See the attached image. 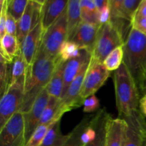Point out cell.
<instances>
[{"label":"cell","mask_w":146,"mask_h":146,"mask_svg":"<svg viewBox=\"0 0 146 146\" xmlns=\"http://www.w3.org/2000/svg\"><path fill=\"white\" fill-rule=\"evenodd\" d=\"M93 115L94 114L84 117L73 131L68 133V138L62 146H85L81 140V136L84 131L91 123Z\"/></svg>","instance_id":"25"},{"label":"cell","mask_w":146,"mask_h":146,"mask_svg":"<svg viewBox=\"0 0 146 146\" xmlns=\"http://www.w3.org/2000/svg\"><path fill=\"white\" fill-rule=\"evenodd\" d=\"M82 21L101 27L100 12L94 0H81Z\"/></svg>","instance_id":"24"},{"label":"cell","mask_w":146,"mask_h":146,"mask_svg":"<svg viewBox=\"0 0 146 146\" xmlns=\"http://www.w3.org/2000/svg\"><path fill=\"white\" fill-rule=\"evenodd\" d=\"M44 30L41 23L37 24L24 38L21 45V52L28 66L31 65L41 48Z\"/></svg>","instance_id":"12"},{"label":"cell","mask_w":146,"mask_h":146,"mask_svg":"<svg viewBox=\"0 0 146 146\" xmlns=\"http://www.w3.org/2000/svg\"><path fill=\"white\" fill-rule=\"evenodd\" d=\"M110 75L111 71L106 68L104 63L98 62L91 58L83 84L81 99L85 101L86 98L94 95L104 85Z\"/></svg>","instance_id":"8"},{"label":"cell","mask_w":146,"mask_h":146,"mask_svg":"<svg viewBox=\"0 0 146 146\" xmlns=\"http://www.w3.org/2000/svg\"><path fill=\"white\" fill-rule=\"evenodd\" d=\"M140 94H141V97L143 95L146 94V75L145 76V78H144L142 86H141V91H140Z\"/></svg>","instance_id":"42"},{"label":"cell","mask_w":146,"mask_h":146,"mask_svg":"<svg viewBox=\"0 0 146 146\" xmlns=\"http://www.w3.org/2000/svg\"><path fill=\"white\" fill-rule=\"evenodd\" d=\"M49 96L46 88L44 89L38 96L30 109L27 113H24L25 122V138L27 143L39 125L41 115L46 106Z\"/></svg>","instance_id":"11"},{"label":"cell","mask_w":146,"mask_h":146,"mask_svg":"<svg viewBox=\"0 0 146 146\" xmlns=\"http://www.w3.org/2000/svg\"><path fill=\"white\" fill-rule=\"evenodd\" d=\"M123 62V47H117L104 60V64L109 71H116Z\"/></svg>","instance_id":"27"},{"label":"cell","mask_w":146,"mask_h":146,"mask_svg":"<svg viewBox=\"0 0 146 146\" xmlns=\"http://www.w3.org/2000/svg\"><path fill=\"white\" fill-rule=\"evenodd\" d=\"M139 107L143 115L146 117V94L143 95L140 98Z\"/></svg>","instance_id":"41"},{"label":"cell","mask_w":146,"mask_h":146,"mask_svg":"<svg viewBox=\"0 0 146 146\" xmlns=\"http://www.w3.org/2000/svg\"><path fill=\"white\" fill-rule=\"evenodd\" d=\"M127 35L112 21L100 27L96 42L91 53V59L104 63L108 54L117 47L123 46Z\"/></svg>","instance_id":"4"},{"label":"cell","mask_w":146,"mask_h":146,"mask_svg":"<svg viewBox=\"0 0 146 146\" xmlns=\"http://www.w3.org/2000/svg\"><path fill=\"white\" fill-rule=\"evenodd\" d=\"M60 60L59 56L48 55L40 48L33 64L27 68L24 101L20 112L27 113L41 91L46 88Z\"/></svg>","instance_id":"1"},{"label":"cell","mask_w":146,"mask_h":146,"mask_svg":"<svg viewBox=\"0 0 146 146\" xmlns=\"http://www.w3.org/2000/svg\"><path fill=\"white\" fill-rule=\"evenodd\" d=\"M42 5L29 0L25 11L17 21V38L21 47L26 36L41 22Z\"/></svg>","instance_id":"10"},{"label":"cell","mask_w":146,"mask_h":146,"mask_svg":"<svg viewBox=\"0 0 146 146\" xmlns=\"http://www.w3.org/2000/svg\"><path fill=\"white\" fill-rule=\"evenodd\" d=\"M126 121L123 146H143L146 138V123L143 114Z\"/></svg>","instance_id":"13"},{"label":"cell","mask_w":146,"mask_h":146,"mask_svg":"<svg viewBox=\"0 0 146 146\" xmlns=\"http://www.w3.org/2000/svg\"><path fill=\"white\" fill-rule=\"evenodd\" d=\"M123 47V63L140 93L146 75V36L131 27Z\"/></svg>","instance_id":"3"},{"label":"cell","mask_w":146,"mask_h":146,"mask_svg":"<svg viewBox=\"0 0 146 146\" xmlns=\"http://www.w3.org/2000/svg\"><path fill=\"white\" fill-rule=\"evenodd\" d=\"M61 98L49 96L47 105L43 112L39 125L53 123L61 120L63 115L61 113Z\"/></svg>","instance_id":"22"},{"label":"cell","mask_w":146,"mask_h":146,"mask_svg":"<svg viewBox=\"0 0 146 146\" xmlns=\"http://www.w3.org/2000/svg\"><path fill=\"white\" fill-rule=\"evenodd\" d=\"M26 76L9 84L0 101V129L20 111L24 97Z\"/></svg>","instance_id":"5"},{"label":"cell","mask_w":146,"mask_h":146,"mask_svg":"<svg viewBox=\"0 0 146 146\" xmlns=\"http://www.w3.org/2000/svg\"><path fill=\"white\" fill-rule=\"evenodd\" d=\"M142 0H125L123 6L124 19L131 21Z\"/></svg>","instance_id":"32"},{"label":"cell","mask_w":146,"mask_h":146,"mask_svg":"<svg viewBox=\"0 0 146 146\" xmlns=\"http://www.w3.org/2000/svg\"><path fill=\"white\" fill-rule=\"evenodd\" d=\"M68 134L64 135L61 131V120L55 121L48 129L41 146H62Z\"/></svg>","instance_id":"23"},{"label":"cell","mask_w":146,"mask_h":146,"mask_svg":"<svg viewBox=\"0 0 146 146\" xmlns=\"http://www.w3.org/2000/svg\"><path fill=\"white\" fill-rule=\"evenodd\" d=\"M66 61L60 60L51 79L46 86V90L50 96L61 98L64 88V70Z\"/></svg>","instance_id":"20"},{"label":"cell","mask_w":146,"mask_h":146,"mask_svg":"<svg viewBox=\"0 0 146 146\" xmlns=\"http://www.w3.org/2000/svg\"><path fill=\"white\" fill-rule=\"evenodd\" d=\"M94 1L99 12L106 7H109V0H94Z\"/></svg>","instance_id":"39"},{"label":"cell","mask_w":146,"mask_h":146,"mask_svg":"<svg viewBox=\"0 0 146 146\" xmlns=\"http://www.w3.org/2000/svg\"><path fill=\"white\" fill-rule=\"evenodd\" d=\"M82 48L73 41H66L61 46L59 52V57L64 61H67L71 58L81 55Z\"/></svg>","instance_id":"28"},{"label":"cell","mask_w":146,"mask_h":146,"mask_svg":"<svg viewBox=\"0 0 146 146\" xmlns=\"http://www.w3.org/2000/svg\"><path fill=\"white\" fill-rule=\"evenodd\" d=\"M100 27L82 22L78 26L71 41L78 44L81 48H84L92 53L96 42Z\"/></svg>","instance_id":"15"},{"label":"cell","mask_w":146,"mask_h":146,"mask_svg":"<svg viewBox=\"0 0 146 146\" xmlns=\"http://www.w3.org/2000/svg\"><path fill=\"white\" fill-rule=\"evenodd\" d=\"M68 0H46L42 6L41 23L44 31L66 11Z\"/></svg>","instance_id":"16"},{"label":"cell","mask_w":146,"mask_h":146,"mask_svg":"<svg viewBox=\"0 0 146 146\" xmlns=\"http://www.w3.org/2000/svg\"><path fill=\"white\" fill-rule=\"evenodd\" d=\"M90 62L86 64L76 78L73 81L62 98H61V113L62 115L68 111L79 108L84 105V101L81 99V93L82 90L84 78Z\"/></svg>","instance_id":"9"},{"label":"cell","mask_w":146,"mask_h":146,"mask_svg":"<svg viewBox=\"0 0 146 146\" xmlns=\"http://www.w3.org/2000/svg\"><path fill=\"white\" fill-rule=\"evenodd\" d=\"M4 2H5V0H0V7H1V9L2 8L3 6H4Z\"/></svg>","instance_id":"44"},{"label":"cell","mask_w":146,"mask_h":146,"mask_svg":"<svg viewBox=\"0 0 146 146\" xmlns=\"http://www.w3.org/2000/svg\"><path fill=\"white\" fill-rule=\"evenodd\" d=\"M1 39V56L11 64L13 60L21 51L19 41L17 36L6 34Z\"/></svg>","instance_id":"21"},{"label":"cell","mask_w":146,"mask_h":146,"mask_svg":"<svg viewBox=\"0 0 146 146\" xmlns=\"http://www.w3.org/2000/svg\"><path fill=\"white\" fill-rule=\"evenodd\" d=\"M7 16V3L5 1L4 6L1 9V16H0V38L5 35L6 33V22Z\"/></svg>","instance_id":"37"},{"label":"cell","mask_w":146,"mask_h":146,"mask_svg":"<svg viewBox=\"0 0 146 146\" xmlns=\"http://www.w3.org/2000/svg\"><path fill=\"white\" fill-rule=\"evenodd\" d=\"M31 1H35V2L38 3V4H41V5H42V6H43V5H44V3H45L46 0H31Z\"/></svg>","instance_id":"43"},{"label":"cell","mask_w":146,"mask_h":146,"mask_svg":"<svg viewBox=\"0 0 146 146\" xmlns=\"http://www.w3.org/2000/svg\"><path fill=\"white\" fill-rule=\"evenodd\" d=\"M17 21L7 11V22H6V33L17 36Z\"/></svg>","instance_id":"36"},{"label":"cell","mask_w":146,"mask_h":146,"mask_svg":"<svg viewBox=\"0 0 146 146\" xmlns=\"http://www.w3.org/2000/svg\"><path fill=\"white\" fill-rule=\"evenodd\" d=\"M124 1L125 0H109V8L111 14V20L125 19L123 14Z\"/></svg>","instance_id":"33"},{"label":"cell","mask_w":146,"mask_h":146,"mask_svg":"<svg viewBox=\"0 0 146 146\" xmlns=\"http://www.w3.org/2000/svg\"><path fill=\"white\" fill-rule=\"evenodd\" d=\"M5 1H7V3H8V2H9V1H10V0H5Z\"/></svg>","instance_id":"46"},{"label":"cell","mask_w":146,"mask_h":146,"mask_svg":"<svg viewBox=\"0 0 146 146\" xmlns=\"http://www.w3.org/2000/svg\"><path fill=\"white\" fill-rule=\"evenodd\" d=\"M111 14L109 7H106L101 11H100V23H101V25L106 24L108 21H111Z\"/></svg>","instance_id":"38"},{"label":"cell","mask_w":146,"mask_h":146,"mask_svg":"<svg viewBox=\"0 0 146 146\" xmlns=\"http://www.w3.org/2000/svg\"><path fill=\"white\" fill-rule=\"evenodd\" d=\"M135 14L146 17V0H142Z\"/></svg>","instance_id":"40"},{"label":"cell","mask_w":146,"mask_h":146,"mask_svg":"<svg viewBox=\"0 0 146 146\" xmlns=\"http://www.w3.org/2000/svg\"><path fill=\"white\" fill-rule=\"evenodd\" d=\"M68 37L67 40L71 41L78 26L82 22L81 14V0H68L66 8Z\"/></svg>","instance_id":"18"},{"label":"cell","mask_w":146,"mask_h":146,"mask_svg":"<svg viewBox=\"0 0 146 146\" xmlns=\"http://www.w3.org/2000/svg\"><path fill=\"white\" fill-rule=\"evenodd\" d=\"M91 53L88 50L82 48L81 54L79 56L66 61L64 70V88L62 97L66 92L73 81L80 74L84 66L91 61Z\"/></svg>","instance_id":"14"},{"label":"cell","mask_w":146,"mask_h":146,"mask_svg":"<svg viewBox=\"0 0 146 146\" xmlns=\"http://www.w3.org/2000/svg\"><path fill=\"white\" fill-rule=\"evenodd\" d=\"M110 115L106 109H101L94 114V121L96 128V138L93 142L85 146H106V123Z\"/></svg>","instance_id":"19"},{"label":"cell","mask_w":146,"mask_h":146,"mask_svg":"<svg viewBox=\"0 0 146 146\" xmlns=\"http://www.w3.org/2000/svg\"><path fill=\"white\" fill-rule=\"evenodd\" d=\"M51 125L52 123L38 125V126L29 139L26 146H41Z\"/></svg>","instance_id":"31"},{"label":"cell","mask_w":146,"mask_h":146,"mask_svg":"<svg viewBox=\"0 0 146 146\" xmlns=\"http://www.w3.org/2000/svg\"><path fill=\"white\" fill-rule=\"evenodd\" d=\"M143 146H146V138L145 139V141H144L143 144Z\"/></svg>","instance_id":"45"},{"label":"cell","mask_w":146,"mask_h":146,"mask_svg":"<svg viewBox=\"0 0 146 146\" xmlns=\"http://www.w3.org/2000/svg\"><path fill=\"white\" fill-rule=\"evenodd\" d=\"M83 106H84V112L90 113L95 112L99 108L100 103L98 98L94 94L86 98Z\"/></svg>","instance_id":"35"},{"label":"cell","mask_w":146,"mask_h":146,"mask_svg":"<svg viewBox=\"0 0 146 146\" xmlns=\"http://www.w3.org/2000/svg\"><path fill=\"white\" fill-rule=\"evenodd\" d=\"M113 82L116 106L120 116L123 119H129L142 114L139 107L141 94L123 62L114 71Z\"/></svg>","instance_id":"2"},{"label":"cell","mask_w":146,"mask_h":146,"mask_svg":"<svg viewBox=\"0 0 146 146\" xmlns=\"http://www.w3.org/2000/svg\"><path fill=\"white\" fill-rule=\"evenodd\" d=\"M131 27L146 36V17L135 14L131 21Z\"/></svg>","instance_id":"34"},{"label":"cell","mask_w":146,"mask_h":146,"mask_svg":"<svg viewBox=\"0 0 146 146\" xmlns=\"http://www.w3.org/2000/svg\"><path fill=\"white\" fill-rule=\"evenodd\" d=\"M68 37L66 10L44 33L41 47L46 54L52 56H59L60 49Z\"/></svg>","instance_id":"6"},{"label":"cell","mask_w":146,"mask_h":146,"mask_svg":"<svg viewBox=\"0 0 146 146\" xmlns=\"http://www.w3.org/2000/svg\"><path fill=\"white\" fill-rule=\"evenodd\" d=\"M24 113H16L0 129V146H26Z\"/></svg>","instance_id":"7"},{"label":"cell","mask_w":146,"mask_h":146,"mask_svg":"<svg viewBox=\"0 0 146 146\" xmlns=\"http://www.w3.org/2000/svg\"><path fill=\"white\" fill-rule=\"evenodd\" d=\"M29 0H10L7 3V11L17 21L25 11Z\"/></svg>","instance_id":"29"},{"label":"cell","mask_w":146,"mask_h":146,"mask_svg":"<svg viewBox=\"0 0 146 146\" xmlns=\"http://www.w3.org/2000/svg\"><path fill=\"white\" fill-rule=\"evenodd\" d=\"M126 121L122 118H113L111 115L106 123V146H123Z\"/></svg>","instance_id":"17"},{"label":"cell","mask_w":146,"mask_h":146,"mask_svg":"<svg viewBox=\"0 0 146 146\" xmlns=\"http://www.w3.org/2000/svg\"><path fill=\"white\" fill-rule=\"evenodd\" d=\"M0 63H1V68H0V94L1 97L5 93L9 85L10 81V67L9 63L7 60L4 59L1 56H0Z\"/></svg>","instance_id":"30"},{"label":"cell","mask_w":146,"mask_h":146,"mask_svg":"<svg viewBox=\"0 0 146 146\" xmlns=\"http://www.w3.org/2000/svg\"><path fill=\"white\" fill-rule=\"evenodd\" d=\"M28 64L23 57L20 51L19 54L14 58L10 66V81L9 84H14L20 78L26 76L28 68Z\"/></svg>","instance_id":"26"}]
</instances>
